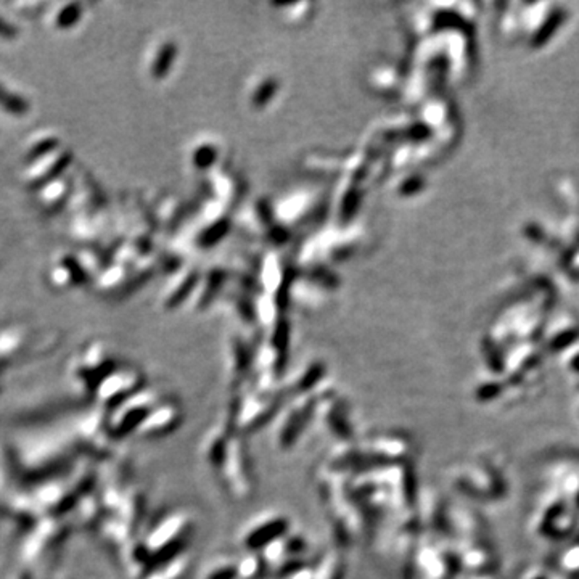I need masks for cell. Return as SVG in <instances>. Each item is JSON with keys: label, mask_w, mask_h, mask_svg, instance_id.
Masks as SVG:
<instances>
[{"label": "cell", "mask_w": 579, "mask_h": 579, "mask_svg": "<svg viewBox=\"0 0 579 579\" xmlns=\"http://www.w3.org/2000/svg\"><path fill=\"white\" fill-rule=\"evenodd\" d=\"M68 160V151L58 147L53 148L48 153H44L33 160V168L28 169V173L24 174V179L33 185L44 184V182H48V179H53L55 175L60 174V171L66 166Z\"/></svg>", "instance_id": "obj_1"}, {"label": "cell", "mask_w": 579, "mask_h": 579, "mask_svg": "<svg viewBox=\"0 0 579 579\" xmlns=\"http://www.w3.org/2000/svg\"><path fill=\"white\" fill-rule=\"evenodd\" d=\"M66 192H68V182H65L63 179H55L53 182H47V184L42 187L40 193L38 195L39 205L48 211L62 208L66 198Z\"/></svg>", "instance_id": "obj_2"}, {"label": "cell", "mask_w": 579, "mask_h": 579, "mask_svg": "<svg viewBox=\"0 0 579 579\" xmlns=\"http://www.w3.org/2000/svg\"><path fill=\"white\" fill-rule=\"evenodd\" d=\"M0 105L9 113H16L21 114L24 112H28V102H24L21 97L11 95L7 92V89L0 85Z\"/></svg>", "instance_id": "obj_3"}, {"label": "cell", "mask_w": 579, "mask_h": 579, "mask_svg": "<svg viewBox=\"0 0 579 579\" xmlns=\"http://www.w3.org/2000/svg\"><path fill=\"white\" fill-rule=\"evenodd\" d=\"M0 36H4V38H13L15 36V29L9 23H5L2 18H0Z\"/></svg>", "instance_id": "obj_4"}]
</instances>
